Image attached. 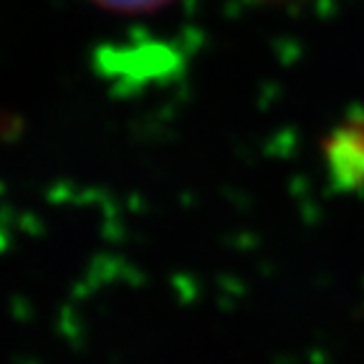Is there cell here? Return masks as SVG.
I'll use <instances>...</instances> for the list:
<instances>
[{"label":"cell","mask_w":364,"mask_h":364,"mask_svg":"<svg viewBox=\"0 0 364 364\" xmlns=\"http://www.w3.org/2000/svg\"><path fill=\"white\" fill-rule=\"evenodd\" d=\"M94 6L104 8V11L112 13H129V16H136V13H152L159 11V8L170 6L172 0H91Z\"/></svg>","instance_id":"obj_1"}]
</instances>
